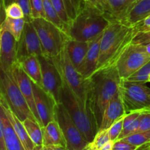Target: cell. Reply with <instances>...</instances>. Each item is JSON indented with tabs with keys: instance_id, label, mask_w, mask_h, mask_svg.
I'll list each match as a JSON object with an SVG mask.
<instances>
[{
	"instance_id": "6da1fadb",
	"label": "cell",
	"mask_w": 150,
	"mask_h": 150,
	"mask_svg": "<svg viewBox=\"0 0 150 150\" xmlns=\"http://www.w3.org/2000/svg\"><path fill=\"white\" fill-rule=\"evenodd\" d=\"M87 79L88 108L99 130L105 108L118 92L122 79L117 67L114 65L97 70Z\"/></svg>"
},
{
	"instance_id": "7a4b0ae2",
	"label": "cell",
	"mask_w": 150,
	"mask_h": 150,
	"mask_svg": "<svg viewBox=\"0 0 150 150\" xmlns=\"http://www.w3.org/2000/svg\"><path fill=\"white\" fill-rule=\"evenodd\" d=\"M133 26L120 21H111L104 31L100 46L97 70L116 65L117 60L136 35Z\"/></svg>"
},
{
	"instance_id": "3957f363",
	"label": "cell",
	"mask_w": 150,
	"mask_h": 150,
	"mask_svg": "<svg viewBox=\"0 0 150 150\" xmlns=\"http://www.w3.org/2000/svg\"><path fill=\"white\" fill-rule=\"evenodd\" d=\"M110 22L103 12L86 4L71 22L67 35L70 39L89 42L103 33Z\"/></svg>"
},
{
	"instance_id": "277c9868",
	"label": "cell",
	"mask_w": 150,
	"mask_h": 150,
	"mask_svg": "<svg viewBox=\"0 0 150 150\" xmlns=\"http://www.w3.org/2000/svg\"><path fill=\"white\" fill-rule=\"evenodd\" d=\"M61 103L68 111L85 139L89 143L92 142L99 130L95 120L83 101L73 92L63 79Z\"/></svg>"
},
{
	"instance_id": "5b68a950",
	"label": "cell",
	"mask_w": 150,
	"mask_h": 150,
	"mask_svg": "<svg viewBox=\"0 0 150 150\" xmlns=\"http://www.w3.org/2000/svg\"><path fill=\"white\" fill-rule=\"evenodd\" d=\"M0 101L7 105L21 121L23 122L26 118L36 120L15 81L12 72L0 70Z\"/></svg>"
},
{
	"instance_id": "8992f818",
	"label": "cell",
	"mask_w": 150,
	"mask_h": 150,
	"mask_svg": "<svg viewBox=\"0 0 150 150\" xmlns=\"http://www.w3.org/2000/svg\"><path fill=\"white\" fill-rule=\"evenodd\" d=\"M31 22L39 37L42 56L53 59L59 55L70 38L67 35L45 18H33Z\"/></svg>"
},
{
	"instance_id": "52a82bcc",
	"label": "cell",
	"mask_w": 150,
	"mask_h": 150,
	"mask_svg": "<svg viewBox=\"0 0 150 150\" xmlns=\"http://www.w3.org/2000/svg\"><path fill=\"white\" fill-rule=\"evenodd\" d=\"M52 60L58 68L63 80L88 108V79H85L72 64L67 54L66 45L59 55L53 58Z\"/></svg>"
},
{
	"instance_id": "ba28073f",
	"label": "cell",
	"mask_w": 150,
	"mask_h": 150,
	"mask_svg": "<svg viewBox=\"0 0 150 150\" xmlns=\"http://www.w3.org/2000/svg\"><path fill=\"white\" fill-rule=\"evenodd\" d=\"M120 90L126 114L150 111V88L146 83L122 79Z\"/></svg>"
},
{
	"instance_id": "9c48e42d",
	"label": "cell",
	"mask_w": 150,
	"mask_h": 150,
	"mask_svg": "<svg viewBox=\"0 0 150 150\" xmlns=\"http://www.w3.org/2000/svg\"><path fill=\"white\" fill-rule=\"evenodd\" d=\"M55 120L64 136L67 150H83L89 144L62 103H57L54 108Z\"/></svg>"
},
{
	"instance_id": "30bf717a",
	"label": "cell",
	"mask_w": 150,
	"mask_h": 150,
	"mask_svg": "<svg viewBox=\"0 0 150 150\" xmlns=\"http://www.w3.org/2000/svg\"><path fill=\"white\" fill-rule=\"evenodd\" d=\"M150 61V55L144 45L130 43L116 63L122 79H127Z\"/></svg>"
},
{
	"instance_id": "8fae6325",
	"label": "cell",
	"mask_w": 150,
	"mask_h": 150,
	"mask_svg": "<svg viewBox=\"0 0 150 150\" xmlns=\"http://www.w3.org/2000/svg\"><path fill=\"white\" fill-rule=\"evenodd\" d=\"M42 70V89L56 102L61 103L62 78L52 59L41 55L38 57Z\"/></svg>"
},
{
	"instance_id": "7c38bea8",
	"label": "cell",
	"mask_w": 150,
	"mask_h": 150,
	"mask_svg": "<svg viewBox=\"0 0 150 150\" xmlns=\"http://www.w3.org/2000/svg\"><path fill=\"white\" fill-rule=\"evenodd\" d=\"M42 55L40 41L32 22H26L19 41L17 42V61L30 56Z\"/></svg>"
},
{
	"instance_id": "4fadbf2b",
	"label": "cell",
	"mask_w": 150,
	"mask_h": 150,
	"mask_svg": "<svg viewBox=\"0 0 150 150\" xmlns=\"http://www.w3.org/2000/svg\"><path fill=\"white\" fill-rule=\"evenodd\" d=\"M32 86L37 111L40 119L42 127H45L50 122L55 120L54 108L57 103L42 88L38 86L33 82Z\"/></svg>"
},
{
	"instance_id": "5bb4252c",
	"label": "cell",
	"mask_w": 150,
	"mask_h": 150,
	"mask_svg": "<svg viewBox=\"0 0 150 150\" xmlns=\"http://www.w3.org/2000/svg\"><path fill=\"white\" fill-rule=\"evenodd\" d=\"M12 74L15 81L17 83L21 92L23 94L31 111L32 112L33 115L35 116V119L39 123L40 125H41V121L38 116V111H37L36 106H35V98H34V92H33V86H32V81L28 75L25 73L23 69L22 68L20 63L17 61V62L14 64L13 69L11 70Z\"/></svg>"
},
{
	"instance_id": "9a60e30c",
	"label": "cell",
	"mask_w": 150,
	"mask_h": 150,
	"mask_svg": "<svg viewBox=\"0 0 150 150\" xmlns=\"http://www.w3.org/2000/svg\"><path fill=\"white\" fill-rule=\"evenodd\" d=\"M17 62V41L7 29L1 32V44L0 51V70L11 72Z\"/></svg>"
},
{
	"instance_id": "2e32d148",
	"label": "cell",
	"mask_w": 150,
	"mask_h": 150,
	"mask_svg": "<svg viewBox=\"0 0 150 150\" xmlns=\"http://www.w3.org/2000/svg\"><path fill=\"white\" fill-rule=\"evenodd\" d=\"M125 114L122 93L119 89L118 92L111 98L105 108L99 130H108L115 122Z\"/></svg>"
},
{
	"instance_id": "e0dca14e",
	"label": "cell",
	"mask_w": 150,
	"mask_h": 150,
	"mask_svg": "<svg viewBox=\"0 0 150 150\" xmlns=\"http://www.w3.org/2000/svg\"><path fill=\"white\" fill-rule=\"evenodd\" d=\"M0 123L2 127L6 150H26L18 137L10 120L7 117L2 104L0 102Z\"/></svg>"
},
{
	"instance_id": "ac0fdd59",
	"label": "cell",
	"mask_w": 150,
	"mask_h": 150,
	"mask_svg": "<svg viewBox=\"0 0 150 150\" xmlns=\"http://www.w3.org/2000/svg\"><path fill=\"white\" fill-rule=\"evenodd\" d=\"M66 48L72 64L81 74L85 59L89 49V42L69 38L66 42Z\"/></svg>"
},
{
	"instance_id": "d6986e66",
	"label": "cell",
	"mask_w": 150,
	"mask_h": 150,
	"mask_svg": "<svg viewBox=\"0 0 150 150\" xmlns=\"http://www.w3.org/2000/svg\"><path fill=\"white\" fill-rule=\"evenodd\" d=\"M139 1L140 0H106L108 5L107 18L110 21L122 23Z\"/></svg>"
},
{
	"instance_id": "ffe728a7",
	"label": "cell",
	"mask_w": 150,
	"mask_h": 150,
	"mask_svg": "<svg viewBox=\"0 0 150 150\" xmlns=\"http://www.w3.org/2000/svg\"><path fill=\"white\" fill-rule=\"evenodd\" d=\"M103 33L89 42V49L85 59L81 75L85 79L90 77L97 70L99 60L100 46Z\"/></svg>"
},
{
	"instance_id": "44dd1931",
	"label": "cell",
	"mask_w": 150,
	"mask_h": 150,
	"mask_svg": "<svg viewBox=\"0 0 150 150\" xmlns=\"http://www.w3.org/2000/svg\"><path fill=\"white\" fill-rule=\"evenodd\" d=\"M43 146L60 145L65 146L66 143L61 128L56 120L50 122L46 126L42 127Z\"/></svg>"
},
{
	"instance_id": "7402d4cb",
	"label": "cell",
	"mask_w": 150,
	"mask_h": 150,
	"mask_svg": "<svg viewBox=\"0 0 150 150\" xmlns=\"http://www.w3.org/2000/svg\"><path fill=\"white\" fill-rule=\"evenodd\" d=\"M1 102V101H0ZM2 104V106L4 108V111H5L6 114H7V117L10 120V122H11L12 125H13V128H14L15 131H16V134H17L18 137L19 138L20 141L21 142L22 144L24 146L26 150H33L35 148V144L32 142L31 139L29 138V135H28L27 132H26V128H25L24 125L23 124V122L21 121L17 116L15 114H13L11 111V110L8 108L6 105Z\"/></svg>"
},
{
	"instance_id": "603a6c76",
	"label": "cell",
	"mask_w": 150,
	"mask_h": 150,
	"mask_svg": "<svg viewBox=\"0 0 150 150\" xmlns=\"http://www.w3.org/2000/svg\"><path fill=\"white\" fill-rule=\"evenodd\" d=\"M18 62L31 81L42 89L41 64L38 56H30Z\"/></svg>"
},
{
	"instance_id": "cb8c5ba5",
	"label": "cell",
	"mask_w": 150,
	"mask_h": 150,
	"mask_svg": "<svg viewBox=\"0 0 150 150\" xmlns=\"http://www.w3.org/2000/svg\"><path fill=\"white\" fill-rule=\"evenodd\" d=\"M149 15L150 0H140L129 13L122 23L133 26Z\"/></svg>"
},
{
	"instance_id": "d4e9b609",
	"label": "cell",
	"mask_w": 150,
	"mask_h": 150,
	"mask_svg": "<svg viewBox=\"0 0 150 150\" xmlns=\"http://www.w3.org/2000/svg\"><path fill=\"white\" fill-rule=\"evenodd\" d=\"M140 111H135L125 114L124 117L123 128L118 140L127 137L138 131L140 122Z\"/></svg>"
},
{
	"instance_id": "484cf974",
	"label": "cell",
	"mask_w": 150,
	"mask_h": 150,
	"mask_svg": "<svg viewBox=\"0 0 150 150\" xmlns=\"http://www.w3.org/2000/svg\"><path fill=\"white\" fill-rule=\"evenodd\" d=\"M43 7L44 13H45V18L47 19L48 21L51 22L56 26H57L60 30L64 32L66 35H68V26L59 17L57 10L53 6L51 0H43Z\"/></svg>"
},
{
	"instance_id": "4316f807",
	"label": "cell",
	"mask_w": 150,
	"mask_h": 150,
	"mask_svg": "<svg viewBox=\"0 0 150 150\" xmlns=\"http://www.w3.org/2000/svg\"><path fill=\"white\" fill-rule=\"evenodd\" d=\"M23 124L29 138L35 144V146L43 145L42 127L38 121L34 119L26 118L23 121Z\"/></svg>"
},
{
	"instance_id": "83f0119b",
	"label": "cell",
	"mask_w": 150,
	"mask_h": 150,
	"mask_svg": "<svg viewBox=\"0 0 150 150\" xmlns=\"http://www.w3.org/2000/svg\"><path fill=\"white\" fill-rule=\"evenodd\" d=\"M25 23L26 21L24 18L15 19L6 17L4 23H2V27L3 29H7L8 32H10L18 42L21 37Z\"/></svg>"
},
{
	"instance_id": "f1b7e54d",
	"label": "cell",
	"mask_w": 150,
	"mask_h": 150,
	"mask_svg": "<svg viewBox=\"0 0 150 150\" xmlns=\"http://www.w3.org/2000/svg\"><path fill=\"white\" fill-rule=\"evenodd\" d=\"M109 141H111V139L108 135V130H99L92 142H90L87 146L91 150H100Z\"/></svg>"
},
{
	"instance_id": "f546056e",
	"label": "cell",
	"mask_w": 150,
	"mask_h": 150,
	"mask_svg": "<svg viewBox=\"0 0 150 150\" xmlns=\"http://www.w3.org/2000/svg\"><path fill=\"white\" fill-rule=\"evenodd\" d=\"M122 140L137 146L150 143V130L135 133L127 137L124 138Z\"/></svg>"
},
{
	"instance_id": "4dcf8cb0",
	"label": "cell",
	"mask_w": 150,
	"mask_h": 150,
	"mask_svg": "<svg viewBox=\"0 0 150 150\" xmlns=\"http://www.w3.org/2000/svg\"><path fill=\"white\" fill-rule=\"evenodd\" d=\"M150 74V61L146 64L142 66L139 70L135 72L130 77L127 78L125 80L130 81L141 82V83H146L149 82V76Z\"/></svg>"
},
{
	"instance_id": "1f68e13d",
	"label": "cell",
	"mask_w": 150,
	"mask_h": 150,
	"mask_svg": "<svg viewBox=\"0 0 150 150\" xmlns=\"http://www.w3.org/2000/svg\"><path fill=\"white\" fill-rule=\"evenodd\" d=\"M6 16L11 18H24V13L21 7L16 2L7 4L5 8Z\"/></svg>"
},
{
	"instance_id": "d6a6232c",
	"label": "cell",
	"mask_w": 150,
	"mask_h": 150,
	"mask_svg": "<svg viewBox=\"0 0 150 150\" xmlns=\"http://www.w3.org/2000/svg\"><path fill=\"white\" fill-rule=\"evenodd\" d=\"M51 1L52 3L53 6L54 7V8H55V10H57L59 17L62 18V20L66 23V25L68 26V28L70 27V25L72 21L70 19V18H69V16H67L63 0H51Z\"/></svg>"
},
{
	"instance_id": "836d02e7",
	"label": "cell",
	"mask_w": 150,
	"mask_h": 150,
	"mask_svg": "<svg viewBox=\"0 0 150 150\" xmlns=\"http://www.w3.org/2000/svg\"><path fill=\"white\" fill-rule=\"evenodd\" d=\"M6 6L12 2H16L21 7L24 13V20L26 22H31L32 20V11H31L30 0H4Z\"/></svg>"
},
{
	"instance_id": "e575fe53",
	"label": "cell",
	"mask_w": 150,
	"mask_h": 150,
	"mask_svg": "<svg viewBox=\"0 0 150 150\" xmlns=\"http://www.w3.org/2000/svg\"><path fill=\"white\" fill-rule=\"evenodd\" d=\"M125 116L123 117H122L121 119H120L119 120H117V122H115L108 129L109 137L111 139V140L113 141V142H116L117 140H118L119 136L121 134L122 130L123 128V122H124Z\"/></svg>"
},
{
	"instance_id": "d590c367",
	"label": "cell",
	"mask_w": 150,
	"mask_h": 150,
	"mask_svg": "<svg viewBox=\"0 0 150 150\" xmlns=\"http://www.w3.org/2000/svg\"><path fill=\"white\" fill-rule=\"evenodd\" d=\"M30 6L32 19L45 18L43 0H30Z\"/></svg>"
},
{
	"instance_id": "8d00e7d4",
	"label": "cell",
	"mask_w": 150,
	"mask_h": 150,
	"mask_svg": "<svg viewBox=\"0 0 150 150\" xmlns=\"http://www.w3.org/2000/svg\"><path fill=\"white\" fill-rule=\"evenodd\" d=\"M139 118H140V122H139V130L136 133L150 130V111L141 112Z\"/></svg>"
},
{
	"instance_id": "74e56055",
	"label": "cell",
	"mask_w": 150,
	"mask_h": 150,
	"mask_svg": "<svg viewBox=\"0 0 150 150\" xmlns=\"http://www.w3.org/2000/svg\"><path fill=\"white\" fill-rule=\"evenodd\" d=\"M85 1H86L87 4L93 7H95V8L98 9L101 12H103L107 18V15H108V5H107L106 0H85Z\"/></svg>"
},
{
	"instance_id": "f35d334b",
	"label": "cell",
	"mask_w": 150,
	"mask_h": 150,
	"mask_svg": "<svg viewBox=\"0 0 150 150\" xmlns=\"http://www.w3.org/2000/svg\"><path fill=\"white\" fill-rule=\"evenodd\" d=\"M137 148V146H135L122 139H119L114 142L113 150H136Z\"/></svg>"
},
{
	"instance_id": "ab89813d",
	"label": "cell",
	"mask_w": 150,
	"mask_h": 150,
	"mask_svg": "<svg viewBox=\"0 0 150 150\" xmlns=\"http://www.w3.org/2000/svg\"><path fill=\"white\" fill-rule=\"evenodd\" d=\"M135 31L138 32H150V15L146 16L143 20L138 22L133 26Z\"/></svg>"
},
{
	"instance_id": "60d3db41",
	"label": "cell",
	"mask_w": 150,
	"mask_h": 150,
	"mask_svg": "<svg viewBox=\"0 0 150 150\" xmlns=\"http://www.w3.org/2000/svg\"><path fill=\"white\" fill-rule=\"evenodd\" d=\"M0 150H6L4 141V136H3L2 127H1V123H0Z\"/></svg>"
},
{
	"instance_id": "b9f144b4",
	"label": "cell",
	"mask_w": 150,
	"mask_h": 150,
	"mask_svg": "<svg viewBox=\"0 0 150 150\" xmlns=\"http://www.w3.org/2000/svg\"><path fill=\"white\" fill-rule=\"evenodd\" d=\"M114 142L113 141H109L108 142H107L102 148H101L100 150H113V147H114Z\"/></svg>"
},
{
	"instance_id": "7bdbcfd3",
	"label": "cell",
	"mask_w": 150,
	"mask_h": 150,
	"mask_svg": "<svg viewBox=\"0 0 150 150\" xmlns=\"http://www.w3.org/2000/svg\"><path fill=\"white\" fill-rule=\"evenodd\" d=\"M48 150H67L65 146H60V145H52V146H46Z\"/></svg>"
},
{
	"instance_id": "ee69618b",
	"label": "cell",
	"mask_w": 150,
	"mask_h": 150,
	"mask_svg": "<svg viewBox=\"0 0 150 150\" xmlns=\"http://www.w3.org/2000/svg\"><path fill=\"white\" fill-rule=\"evenodd\" d=\"M136 150H150V143L145 144L142 145V146H138Z\"/></svg>"
},
{
	"instance_id": "f6af8a7d",
	"label": "cell",
	"mask_w": 150,
	"mask_h": 150,
	"mask_svg": "<svg viewBox=\"0 0 150 150\" xmlns=\"http://www.w3.org/2000/svg\"><path fill=\"white\" fill-rule=\"evenodd\" d=\"M33 150H48L47 147L43 145H40V146H35Z\"/></svg>"
},
{
	"instance_id": "bcb514c9",
	"label": "cell",
	"mask_w": 150,
	"mask_h": 150,
	"mask_svg": "<svg viewBox=\"0 0 150 150\" xmlns=\"http://www.w3.org/2000/svg\"><path fill=\"white\" fill-rule=\"evenodd\" d=\"M144 46H145V48H146V51H147V53L150 55V43L144 45Z\"/></svg>"
},
{
	"instance_id": "7dc6e473",
	"label": "cell",
	"mask_w": 150,
	"mask_h": 150,
	"mask_svg": "<svg viewBox=\"0 0 150 150\" xmlns=\"http://www.w3.org/2000/svg\"><path fill=\"white\" fill-rule=\"evenodd\" d=\"M1 32H2V25L0 26V51H1Z\"/></svg>"
},
{
	"instance_id": "c3c4849f",
	"label": "cell",
	"mask_w": 150,
	"mask_h": 150,
	"mask_svg": "<svg viewBox=\"0 0 150 150\" xmlns=\"http://www.w3.org/2000/svg\"><path fill=\"white\" fill-rule=\"evenodd\" d=\"M83 150H91L90 149H89V147H88V146H86V148H85V149H83Z\"/></svg>"
},
{
	"instance_id": "681fc988",
	"label": "cell",
	"mask_w": 150,
	"mask_h": 150,
	"mask_svg": "<svg viewBox=\"0 0 150 150\" xmlns=\"http://www.w3.org/2000/svg\"><path fill=\"white\" fill-rule=\"evenodd\" d=\"M149 82H150V74H149Z\"/></svg>"
},
{
	"instance_id": "f907efd6",
	"label": "cell",
	"mask_w": 150,
	"mask_h": 150,
	"mask_svg": "<svg viewBox=\"0 0 150 150\" xmlns=\"http://www.w3.org/2000/svg\"><path fill=\"white\" fill-rule=\"evenodd\" d=\"M0 98H1V93H0Z\"/></svg>"
},
{
	"instance_id": "816d5d0a",
	"label": "cell",
	"mask_w": 150,
	"mask_h": 150,
	"mask_svg": "<svg viewBox=\"0 0 150 150\" xmlns=\"http://www.w3.org/2000/svg\"><path fill=\"white\" fill-rule=\"evenodd\" d=\"M0 1H1V0H0Z\"/></svg>"
}]
</instances>
